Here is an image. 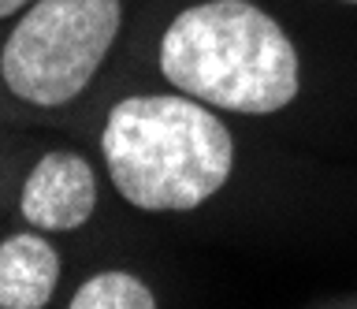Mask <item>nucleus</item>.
Wrapping results in <instances>:
<instances>
[{
  "mask_svg": "<svg viewBox=\"0 0 357 309\" xmlns=\"http://www.w3.org/2000/svg\"><path fill=\"white\" fill-rule=\"evenodd\" d=\"M30 4H33V0H0V19H11V15L26 12Z\"/></svg>",
  "mask_w": 357,
  "mask_h": 309,
  "instance_id": "obj_7",
  "label": "nucleus"
},
{
  "mask_svg": "<svg viewBox=\"0 0 357 309\" xmlns=\"http://www.w3.org/2000/svg\"><path fill=\"white\" fill-rule=\"evenodd\" d=\"M123 30V0H33L0 45V82L26 108H63L93 86Z\"/></svg>",
  "mask_w": 357,
  "mask_h": 309,
  "instance_id": "obj_3",
  "label": "nucleus"
},
{
  "mask_svg": "<svg viewBox=\"0 0 357 309\" xmlns=\"http://www.w3.org/2000/svg\"><path fill=\"white\" fill-rule=\"evenodd\" d=\"M346 4H357V0H346Z\"/></svg>",
  "mask_w": 357,
  "mask_h": 309,
  "instance_id": "obj_8",
  "label": "nucleus"
},
{
  "mask_svg": "<svg viewBox=\"0 0 357 309\" xmlns=\"http://www.w3.org/2000/svg\"><path fill=\"white\" fill-rule=\"evenodd\" d=\"M100 157L123 202L142 213H190L234 172V138L190 93H130L108 108Z\"/></svg>",
  "mask_w": 357,
  "mask_h": 309,
  "instance_id": "obj_1",
  "label": "nucleus"
},
{
  "mask_svg": "<svg viewBox=\"0 0 357 309\" xmlns=\"http://www.w3.org/2000/svg\"><path fill=\"white\" fill-rule=\"evenodd\" d=\"M67 306L71 309H153L156 294L134 272L105 269V272L89 276L86 283H78Z\"/></svg>",
  "mask_w": 357,
  "mask_h": 309,
  "instance_id": "obj_6",
  "label": "nucleus"
},
{
  "mask_svg": "<svg viewBox=\"0 0 357 309\" xmlns=\"http://www.w3.org/2000/svg\"><path fill=\"white\" fill-rule=\"evenodd\" d=\"M60 283V253L45 231H19L0 242V309H41Z\"/></svg>",
  "mask_w": 357,
  "mask_h": 309,
  "instance_id": "obj_5",
  "label": "nucleus"
},
{
  "mask_svg": "<svg viewBox=\"0 0 357 309\" xmlns=\"http://www.w3.org/2000/svg\"><path fill=\"white\" fill-rule=\"evenodd\" d=\"M160 75L223 112L272 116L298 97V52L264 8L250 0H201L160 38Z\"/></svg>",
  "mask_w": 357,
  "mask_h": 309,
  "instance_id": "obj_2",
  "label": "nucleus"
},
{
  "mask_svg": "<svg viewBox=\"0 0 357 309\" xmlns=\"http://www.w3.org/2000/svg\"><path fill=\"white\" fill-rule=\"evenodd\" d=\"M97 209V172L82 153L49 149L19 190V213L33 231H78Z\"/></svg>",
  "mask_w": 357,
  "mask_h": 309,
  "instance_id": "obj_4",
  "label": "nucleus"
}]
</instances>
